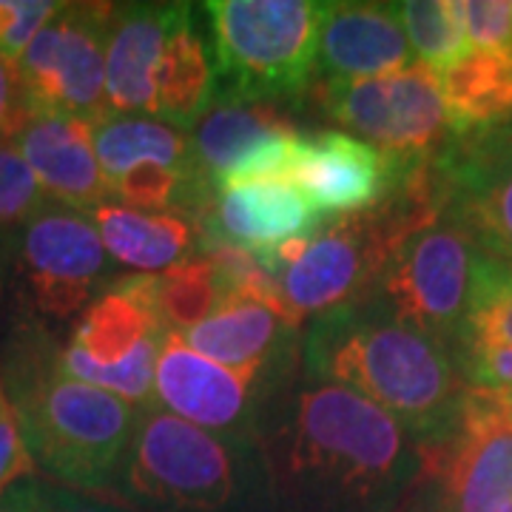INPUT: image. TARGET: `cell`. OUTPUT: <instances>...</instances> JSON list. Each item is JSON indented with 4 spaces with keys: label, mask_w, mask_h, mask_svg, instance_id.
I'll return each instance as SVG.
<instances>
[{
    "label": "cell",
    "mask_w": 512,
    "mask_h": 512,
    "mask_svg": "<svg viewBox=\"0 0 512 512\" xmlns=\"http://www.w3.org/2000/svg\"><path fill=\"white\" fill-rule=\"evenodd\" d=\"M57 12L52 0H0V57L18 60Z\"/></svg>",
    "instance_id": "obj_31"
},
{
    "label": "cell",
    "mask_w": 512,
    "mask_h": 512,
    "mask_svg": "<svg viewBox=\"0 0 512 512\" xmlns=\"http://www.w3.org/2000/svg\"><path fill=\"white\" fill-rule=\"evenodd\" d=\"M191 12L188 3H114L106 32L109 114H157V69L165 40Z\"/></svg>",
    "instance_id": "obj_13"
},
{
    "label": "cell",
    "mask_w": 512,
    "mask_h": 512,
    "mask_svg": "<svg viewBox=\"0 0 512 512\" xmlns=\"http://www.w3.org/2000/svg\"><path fill=\"white\" fill-rule=\"evenodd\" d=\"M313 94L330 120L370 140V146L396 160L433 157L447 146L450 123L439 77L419 60L384 77L316 83Z\"/></svg>",
    "instance_id": "obj_9"
},
{
    "label": "cell",
    "mask_w": 512,
    "mask_h": 512,
    "mask_svg": "<svg viewBox=\"0 0 512 512\" xmlns=\"http://www.w3.org/2000/svg\"><path fill=\"white\" fill-rule=\"evenodd\" d=\"M461 345H507L512 348V268L481 254L470 291L464 328L458 333Z\"/></svg>",
    "instance_id": "obj_25"
},
{
    "label": "cell",
    "mask_w": 512,
    "mask_h": 512,
    "mask_svg": "<svg viewBox=\"0 0 512 512\" xmlns=\"http://www.w3.org/2000/svg\"><path fill=\"white\" fill-rule=\"evenodd\" d=\"M407 160H396L342 131L302 137L293 185L322 217L362 214L393 191Z\"/></svg>",
    "instance_id": "obj_12"
},
{
    "label": "cell",
    "mask_w": 512,
    "mask_h": 512,
    "mask_svg": "<svg viewBox=\"0 0 512 512\" xmlns=\"http://www.w3.org/2000/svg\"><path fill=\"white\" fill-rule=\"evenodd\" d=\"M0 512H43V481L23 478L0 495Z\"/></svg>",
    "instance_id": "obj_36"
},
{
    "label": "cell",
    "mask_w": 512,
    "mask_h": 512,
    "mask_svg": "<svg viewBox=\"0 0 512 512\" xmlns=\"http://www.w3.org/2000/svg\"><path fill=\"white\" fill-rule=\"evenodd\" d=\"M35 470V461L29 456L26 441L20 436L15 410L6 399V390L0 382V495L23 478H35Z\"/></svg>",
    "instance_id": "obj_33"
},
{
    "label": "cell",
    "mask_w": 512,
    "mask_h": 512,
    "mask_svg": "<svg viewBox=\"0 0 512 512\" xmlns=\"http://www.w3.org/2000/svg\"><path fill=\"white\" fill-rule=\"evenodd\" d=\"M12 242H15V234H12V237H0V296H3V288H6V276H9Z\"/></svg>",
    "instance_id": "obj_37"
},
{
    "label": "cell",
    "mask_w": 512,
    "mask_h": 512,
    "mask_svg": "<svg viewBox=\"0 0 512 512\" xmlns=\"http://www.w3.org/2000/svg\"><path fill=\"white\" fill-rule=\"evenodd\" d=\"M46 205L35 174L23 163L15 143L0 146V237H12Z\"/></svg>",
    "instance_id": "obj_28"
},
{
    "label": "cell",
    "mask_w": 512,
    "mask_h": 512,
    "mask_svg": "<svg viewBox=\"0 0 512 512\" xmlns=\"http://www.w3.org/2000/svg\"><path fill=\"white\" fill-rule=\"evenodd\" d=\"M111 256L94 222L66 205H46L15 234L6 288L12 308L55 328L86 311L109 285Z\"/></svg>",
    "instance_id": "obj_6"
},
{
    "label": "cell",
    "mask_w": 512,
    "mask_h": 512,
    "mask_svg": "<svg viewBox=\"0 0 512 512\" xmlns=\"http://www.w3.org/2000/svg\"><path fill=\"white\" fill-rule=\"evenodd\" d=\"M305 365L316 382L379 404L421 444L450 436L467 390L447 348L399 322L376 293L313 319Z\"/></svg>",
    "instance_id": "obj_2"
},
{
    "label": "cell",
    "mask_w": 512,
    "mask_h": 512,
    "mask_svg": "<svg viewBox=\"0 0 512 512\" xmlns=\"http://www.w3.org/2000/svg\"><path fill=\"white\" fill-rule=\"evenodd\" d=\"M282 373V367H222L194 353L183 336L163 333L154 370V402L214 436L248 441L256 407Z\"/></svg>",
    "instance_id": "obj_10"
},
{
    "label": "cell",
    "mask_w": 512,
    "mask_h": 512,
    "mask_svg": "<svg viewBox=\"0 0 512 512\" xmlns=\"http://www.w3.org/2000/svg\"><path fill=\"white\" fill-rule=\"evenodd\" d=\"M0 382L37 470L69 490L117 487L137 407L69 376L55 328L12 308L0 330Z\"/></svg>",
    "instance_id": "obj_1"
},
{
    "label": "cell",
    "mask_w": 512,
    "mask_h": 512,
    "mask_svg": "<svg viewBox=\"0 0 512 512\" xmlns=\"http://www.w3.org/2000/svg\"><path fill=\"white\" fill-rule=\"evenodd\" d=\"M160 339L163 336L146 339L131 356L109 367L94 365L92 359H86L80 350H74L72 345H63V367L74 379L100 387L111 396L128 402L131 407H146V404L154 402L151 393H154V370H157V356H160Z\"/></svg>",
    "instance_id": "obj_27"
},
{
    "label": "cell",
    "mask_w": 512,
    "mask_h": 512,
    "mask_svg": "<svg viewBox=\"0 0 512 512\" xmlns=\"http://www.w3.org/2000/svg\"><path fill=\"white\" fill-rule=\"evenodd\" d=\"M43 512H117L94 501L89 495L60 487V484H46L43 481Z\"/></svg>",
    "instance_id": "obj_35"
},
{
    "label": "cell",
    "mask_w": 512,
    "mask_h": 512,
    "mask_svg": "<svg viewBox=\"0 0 512 512\" xmlns=\"http://www.w3.org/2000/svg\"><path fill=\"white\" fill-rule=\"evenodd\" d=\"M154 311V274H131L111 282L86 311L77 316L66 345L80 350L94 365H117L146 339L163 336Z\"/></svg>",
    "instance_id": "obj_17"
},
{
    "label": "cell",
    "mask_w": 512,
    "mask_h": 512,
    "mask_svg": "<svg viewBox=\"0 0 512 512\" xmlns=\"http://www.w3.org/2000/svg\"><path fill=\"white\" fill-rule=\"evenodd\" d=\"M501 512H512V501H510V504H507V507H504V510H501Z\"/></svg>",
    "instance_id": "obj_39"
},
{
    "label": "cell",
    "mask_w": 512,
    "mask_h": 512,
    "mask_svg": "<svg viewBox=\"0 0 512 512\" xmlns=\"http://www.w3.org/2000/svg\"><path fill=\"white\" fill-rule=\"evenodd\" d=\"M214 94V63L194 29V12H188L165 40L157 69V117L168 120V126H197Z\"/></svg>",
    "instance_id": "obj_21"
},
{
    "label": "cell",
    "mask_w": 512,
    "mask_h": 512,
    "mask_svg": "<svg viewBox=\"0 0 512 512\" xmlns=\"http://www.w3.org/2000/svg\"><path fill=\"white\" fill-rule=\"evenodd\" d=\"M117 484L128 498L165 512H245L262 498L248 441L214 436L157 402L137 410Z\"/></svg>",
    "instance_id": "obj_3"
},
{
    "label": "cell",
    "mask_w": 512,
    "mask_h": 512,
    "mask_svg": "<svg viewBox=\"0 0 512 512\" xmlns=\"http://www.w3.org/2000/svg\"><path fill=\"white\" fill-rule=\"evenodd\" d=\"M225 302V288L205 254L188 256L183 262L154 274V311L160 328L174 336H185L214 316Z\"/></svg>",
    "instance_id": "obj_23"
},
{
    "label": "cell",
    "mask_w": 512,
    "mask_h": 512,
    "mask_svg": "<svg viewBox=\"0 0 512 512\" xmlns=\"http://www.w3.org/2000/svg\"><path fill=\"white\" fill-rule=\"evenodd\" d=\"M461 379L484 390H512V348L507 345H461Z\"/></svg>",
    "instance_id": "obj_32"
},
{
    "label": "cell",
    "mask_w": 512,
    "mask_h": 512,
    "mask_svg": "<svg viewBox=\"0 0 512 512\" xmlns=\"http://www.w3.org/2000/svg\"><path fill=\"white\" fill-rule=\"evenodd\" d=\"M100 242L111 259L134 271H165L200 248L202 231L197 217L185 211H137L117 202H103L92 214Z\"/></svg>",
    "instance_id": "obj_19"
},
{
    "label": "cell",
    "mask_w": 512,
    "mask_h": 512,
    "mask_svg": "<svg viewBox=\"0 0 512 512\" xmlns=\"http://www.w3.org/2000/svg\"><path fill=\"white\" fill-rule=\"evenodd\" d=\"M478 248L456 220H439L390 254L376 296L399 322L439 345H456L476 279Z\"/></svg>",
    "instance_id": "obj_7"
},
{
    "label": "cell",
    "mask_w": 512,
    "mask_h": 512,
    "mask_svg": "<svg viewBox=\"0 0 512 512\" xmlns=\"http://www.w3.org/2000/svg\"><path fill=\"white\" fill-rule=\"evenodd\" d=\"M46 200L92 214L109 202V180L94 157L92 123L66 114L32 117L12 140Z\"/></svg>",
    "instance_id": "obj_15"
},
{
    "label": "cell",
    "mask_w": 512,
    "mask_h": 512,
    "mask_svg": "<svg viewBox=\"0 0 512 512\" xmlns=\"http://www.w3.org/2000/svg\"><path fill=\"white\" fill-rule=\"evenodd\" d=\"M456 220L495 262L512 268V171L464 188L450 208Z\"/></svg>",
    "instance_id": "obj_24"
},
{
    "label": "cell",
    "mask_w": 512,
    "mask_h": 512,
    "mask_svg": "<svg viewBox=\"0 0 512 512\" xmlns=\"http://www.w3.org/2000/svg\"><path fill=\"white\" fill-rule=\"evenodd\" d=\"M413 66L399 3H325L319 26V83H356Z\"/></svg>",
    "instance_id": "obj_14"
},
{
    "label": "cell",
    "mask_w": 512,
    "mask_h": 512,
    "mask_svg": "<svg viewBox=\"0 0 512 512\" xmlns=\"http://www.w3.org/2000/svg\"><path fill=\"white\" fill-rule=\"evenodd\" d=\"M214 43V97L274 100L308 89L325 3L211 0L202 6Z\"/></svg>",
    "instance_id": "obj_5"
},
{
    "label": "cell",
    "mask_w": 512,
    "mask_h": 512,
    "mask_svg": "<svg viewBox=\"0 0 512 512\" xmlns=\"http://www.w3.org/2000/svg\"><path fill=\"white\" fill-rule=\"evenodd\" d=\"M29 120H32V114L26 111V103H23L18 66H15V60L0 57V146L12 143Z\"/></svg>",
    "instance_id": "obj_34"
},
{
    "label": "cell",
    "mask_w": 512,
    "mask_h": 512,
    "mask_svg": "<svg viewBox=\"0 0 512 512\" xmlns=\"http://www.w3.org/2000/svg\"><path fill=\"white\" fill-rule=\"evenodd\" d=\"M467 46L487 52H512L510 0H456Z\"/></svg>",
    "instance_id": "obj_30"
},
{
    "label": "cell",
    "mask_w": 512,
    "mask_h": 512,
    "mask_svg": "<svg viewBox=\"0 0 512 512\" xmlns=\"http://www.w3.org/2000/svg\"><path fill=\"white\" fill-rule=\"evenodd\" d=\"M399 15L413 55L427 69L441 72L470 52L456 0H407L399 3Z\"/></svg>",
    "instance_id": "obj_26"
},
{
    "label": "cell",
    "mask_w": 512,
    "mask_h": 512,
    "mask_svg": "<svg viewBox=\"0 0 512 512\" xmlns=\"http://www.w3.org/2000/svg\"><path fill=\"white\" fill-rule=\"evenodd\" d=\"M197 222L202 242H228L245 248L276 276L279 248L311 237L319 225V214L291 180H276L217 191L202 205Z\"/></svg>",
    "instance_id": "obj_11"
},
{
    "label": "cell",
    "mask_w": 512,
    "mask_h": 512,
    "mask_svg": "<svg viewBox=\"0 0 512 512\" xmlns=\"http://www.w3.org/2000/svg\"><path fill=\"white\" fill-rule=\"evenodd\" d=\"M404 427L379 404L339 384L299 393L288 427V470L322 498L362 504L399 481Z\"/></svg>",
    "instance_id": "obj_4"
},
{
    "label": "cell",
    "mask_w": 512,
    "mask_h": 512,
    "mask_svg": "<svg viewBox=\"0 0 512 512\" xmlns=\"http://www.w3.org/2000/svg\"><path fill=\"white\" fill-rule=\"evenodd\" d=\"M507 393V407H510V421H512V390H504Z\"/></svg>",
    "instance_id": "obj_38"
},
{
    "label": "cell",
    "mask_w": 512,
    "mask_h": 512,
    "mask_svg": "<svg viewBox=\"0 0 512 512\" xmlns=\"http://www.w3.org/2000/svg\"><path fill=\"white\" fill-rule=\"evenodd\" d=\"M92 146L109 183L143 163L165 168H188L191 163V143L177 128L151 117L109 114L92 123Z\"/></svg>",
    "instance_id": "obj_22"
},
{
    "label": "cell",
    "mask_w": 512,
    "mask_h": 512,
    "mask_svg": "<svg viewBox=\"0 0 512 512\" xmlns=\"http://www.w3.org/2000/svg\"><path fill=\"white\" fill-rule=\"evenodd\" d=\"M296 128L291 114L274 100L214 97L194 128L188 171L214 191L217 180L245 151L271 137H293Z\"/></svg>",
    "instance_id": "obj_18"
},
{
    "label": "cell",
    "mask_w": 512,
    "mask_h": 512,
    "mask_svg": "<svg viewBox=\"0 0 512 512\" xmlns=\"http://www.w3.org/2000/svg\"><path fill=\"white\" fill-rule=\"evenodd\" d=\"M299 325L291 316L245 296H228L214 316L185 333L194 353L231 370L242 367H285L291 359Z\"/></svg>",
    "instance_id": "obj_16"
},
{
    "label": "cell",
    "mask_w": 512,
    "mask_h": 512,
    "mask_svg": "<svg viewBox=\"0 0 512 512\" xmlns=\"http://www.w3.org/2000/svg\"><path fill=\"white\" fill-rule=\"evenodd\" d=\"M436 77L450 134H481L512 120V52L470 49Z\"/></svg>",
    "instance_id": "obj_20"
},
{
    "label": "cell",
    "mask_w": 512,
    "mask_h": 512,
    "mask_svg": "<svg viewBox=\"0 0 512 512\" xmlns=\"http://www.w3.org/2000/svg\"><path fill=\"white\" fill-rule=\"evenodd\" d=\"M114 3H60L15 60L23 103L32 117L66 114L97 123L106 103V32Z\"/></svg>",
    "instance_id": "obj_8"
},
{
    "label": "cell",
    "mask_w": 512,
    "mask_h": 512,
    "mask_svg": "<svg viewBox=\"0 0 512 512\" xmlns=\"http://www.w3.org/2000/svg\"><path fill=\"white\" fill-rule=\"evenodd\" d=\"M299 146L302 137H271L265 143H259L251 151H245L237 163L231 165L222 174L214 191H231L239 185H254V183H276V180H291L296 163H299Z\"/></svg>",
    "instance_id": "obj_29"
}]
</instances>
